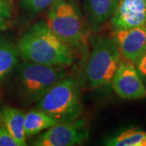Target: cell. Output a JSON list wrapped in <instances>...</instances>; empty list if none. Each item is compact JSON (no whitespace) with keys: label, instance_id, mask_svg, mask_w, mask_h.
I'll list each match as a JSON object with an SVG mask.
<instances>
[{"label":"cell","instance_id":"cell-11","mask_svg":"<svg viewBox=\"0 0 146 146\" xmlns=\"http://www.w3.org/2000/svg\"><path fill=\"white\" fill-rule=\"evenodd\" d=\"M25 118V113L18 108L9 106H3L0 108V122L14 137L18 146L27 145Z\"/></svg>","mask_w":146,"mask_h":146},{"label":"cell","instance_id":"cell-10","mask_svg":"<svg viewBox=\"0 0 146 146\" xmlns=\"http://www.w3.org/2000/svg\"><path fill=\"white\" fill-rule=\"evenodd\" d=\"M118 0H84V9L87 24L98 31L112 16Z\"/></svg>","mask_w":146,"mask_h":146},{"label":"cell","instance_id":"cell-7","mask_svg":"<svg viewBox=\"0 0 146 146\" xmlns=\"http://www.w3.org/2000/svg\"><path fill=\"white\" fill-rule=\"evenodd\" d=\"M110 86L123 99L138 100L146 98V87L144 80L134 63L124 58L120 60Z\"/></svg>","mask_w":146,"mask_h":146},{"label":"cell","instance_id":"cell-18","mask_svg":"<svg viewBox=\"0 0 146 146\" xmlns=\"http://www.w3.org/2000/svg\"><path fill=\"white\" fill-rule=\"evenodd\" d=\"M134 64L142 79L146 81V52Z\"/></svg>","mask_w":146,"mask_h":146},{"label":"cell","instance_id":"cell-12","mask_svg":"<svg viewBox=\"0 0 146 146\" xmlns=\"http://www.w3.org/2000/svg\"><path fill=\"white\" fill-rule=\"evenodd\" d=\"M20 58L18 45L0 36V83L17 67Z\"/></svg>","mask_w":146,"mask_h":146},{"label":"cell","instance_id":"cell-3","mask_svg":"<svg viewBox=\"0 0 146 146\" xmlns=\"http://www.w3.org/2000/svg\"><path fill=\"white\" fill-rule=\"evenodd\" d=\"M84 73L90 89L110 87L122 55L111 37L92 35L89 38Z\"/></svg>","mask_w":146,"mask_h":146},{"label":"cell","instance_id":"cell-14","mask_svg":"<svg viewBox=\"0 0 146 146\" xmlns=\"http://www.w3.org/2000/svg\"><path fill=\"white\" fill-rule=\"evenodd\" d=\"M108 146H146V131L127 129L106 141Z\"/></svg>","mask_w":146,"mask_h":146},{"label":"cell","instance_id":"cell-13","mask_svg":"<svg viewBox=\"0 0 146 146\" xmlns=\"http://www.w3.org/2000/svg\"><path fill=\"white\" fill-rule=\"evenodd\" d=\"M57 120L38 109L32 110L25 114V132L26 137L35 136L58 123Z\"/></svg>","mask_w":146,"mask_h":146},{"label":"cell","instance_id":"cell-2","mask_svg":"<svg viewBox=\"0 0 146 146\" xmlns=\"http://www.w3.org/2000/svg\"><path fill=\"white\" fill-rule=\"evenodd\" d=\"M46 22L73 50L88 52L90 34L87 21L74 0H55L49 7Z\"/></svg>","mask_w":146,"mask_h":146},{"label":"cell","instance_id":"cell-5","mask_svg":"<svg viewBox=\"0 0 146 146\" xmlns=\"http://www.w3.org/2000/svg\"><path fill=\"white\" fill-rule=\"evenodd\" d=\"M36 109L50 115L58 122L80 118L83 106L77 80L72 76H64L36 102Z\"/></svg>","mask_w":146,"mask_h":146},{"label":"cell","instance_id":"cell-1","mask_svg":"<svg viewBox=\"0 0 146 146\" xmlns=\"http://www.w3.org/2000/svg\"><path fill=\"white\" fill-rule=\"evenodd\" d=\"M18 48L24 60L33 63L68 67L75 60L74 50L44 21L31 25L21 36Z\"/></svg>","mask_w":146,"mask_h":146},{"label":"cell","instance_id":"cell-9","mask_svg":"<svg viewBox=\"0 0 146 146\" xmlns=\"http://www.w3.org/2000/svg\"><path fill=\"white\" fill-rule=\"evenodd\" d=\"M113 30L146 25V0H118L110 19Z\"/></svg>","mask_w":146,"mask_h":146},{"label":"cell","instance_id":"cell-8","mask_svg":"<svg viewBox=\"0 0 146 146\" xmlns=\"http://www.w3.org/2000/svg\"><path fill=\"white\" fill-rule=\"evenodd\" d=\"M111 38L122 57L131 63L146 52V25L113 30Z\"/></svg>","mask_w":146,"mask_h":146},{"label":"cell","instance_id":"cell-17","mask_svg":"<svg viewBox=\"0 0 146 146\" xmlns=\"http://www.w3.org/2000/svg\"><path fill=\"white\" fill-rule=\"evenodd\" d=\"M0 146H18L16 141L0 122Z\"/></svg>","mask_w":146,"mask_h":146},{"label":"cell","instance_id":"cell-15","mask_svg":"<svg viewBox=\"0 0 146 146\" xmlns=\"http://www.w3.org/2000/svg\"><path fill=\"white\" fill-rule=\"evenodd\" d=\"M55 0H21V7L30 14L36 15L52 5Z\"/></svg>","mask_w":146,"mask_h":146},{"label":"cell","instance_id":"cell-6","mask_svg":"<svg viewBox=\"0 0 146 146\" xmlns=\"http://www.w3.org/2000/svg\"><path fill=\"white\" fill-rule=\"evenodd\" d=\"M89 129L85 119L58 122L38 134L33 141L34 146L81 145L89 139Z\"/></svg>","mask_w":146,"mask_h":146},{"label":"cell","instance_id":"cell-4","mask_svg":"<svg viewBox=\"0 0 146 146\" xmlns=\"http://www.w3.org/2000/svg\"><path fill=\"white\" fill-rule=\"evenodd\" d=\"M16 72L18 94L25 104L36 102L55 84L67 76L65 67L27 60L17 65Z\"/></svg>","mask_w":146,"mask_h":146},{"label":"cell","instance_id":"cell-16","mask_svg":"<svg viewBox=\"0 0 146 146\" xmlns=\"http://www.w3.org/2000/svg\"><path fill=\"white\" fill-rule=\"evenodd\" d=\"M11 8L7 0H0V32L6 30L11 21Z\"/></svg>","mask_w":146,"mask_h":146}]
</instances>
